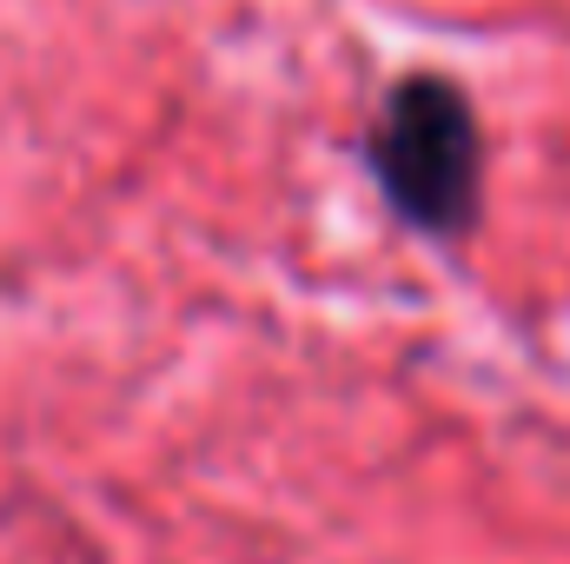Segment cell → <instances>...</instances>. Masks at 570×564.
<instances>
[{"label":"cell","mask_w":570,"mask_h":564,"mask_svg":"<svg viewBox=\"0 0 570 564\" xmlns=\"http://www.w3.org/2000/svg\"><path fill=\"white\" fill-rule=\"evenodd\" d=\"M365 166L399 226L431 246H458L484 213V127L471 94L425 67L392 80L365 134Z\"/></svg>","instance_id":"cell-1"}]
</instances>
